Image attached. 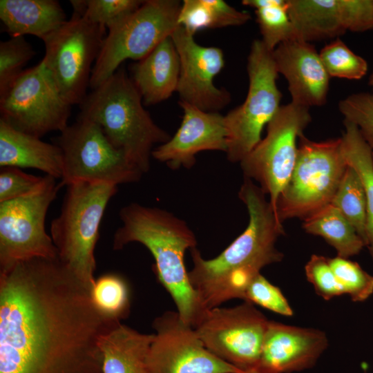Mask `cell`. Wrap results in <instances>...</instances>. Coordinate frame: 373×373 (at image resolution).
Returning a JSON list of instances; mask_svg holds the SVG:
<instances>
[{
  "label": "cell",
  "instance_id": "obj_1",
  "mask_svg": "<svg viewBox=\"0 0 373 373\" xmlns=\"http://www.w3.org/2000/svg\"><path fill=\"white\" fill-rule=\"evenodd\" d=\"M90 291L58 258L0 271V373H103L99 338L121 321Z\"/></svg>",
  "mask_w": 373,
  "mask_h": 373
},
{
  "label": "cell",
  "instance_id": "obj_2",
  "mask_svg": "<svg viewBox=\"0 0 373 373\" xmlns=\"http://www.w3.org/2000/svg\"><path fill=\"white\" fill-rule=\"evenodd\" d=\"M265 195L253 180L244 178L238 196L249 216L245 231L212 259L203 258L196 247L190 249L193 267L189 278L206 309L231 299L244 300L247 288L260 270L283 260L276 246L285 233L283 222Z\"/></svg>",
  "mask_w": 373,
  "mask_h": 373
},
{
  "label": "cell",
  "instance_id": "obj_3",
  "mask_svg": "<svg viewBox=\"0 0 373 373\" xmlns=\"http://www.w3.org/2000/svg\"><path fill=\"white\" fill-rule=\"evenodd\" d=\"M122 225L115 231L113 248L140 242L151 253L158 280L171 295L182 320L193 328L206 309L191 285L184 265L187 249L196 247L195 234L186 222L157 207L131 203L119 213Z\"/></svg>",
  "mask_w": 373,
  "mask_h": 373
},
{
  "label": "cell",
  "instance_id": "obj_4",
  "mask_svg": "<svg viewBox=\"0 0 373 373\" xmlns=\"http://www.w3.org/2000/svg\"><path fill=\"white\" fill-rule=\"evenodd\" d=\"M142 98L122 67L87 94L77 117L102 128L110 143L141 173L150 169L153 146L171 136L158 126L143 106Z\"/></svg>",
  "mask_w": 373,
  "mask_h": 373
},
{
  "label": "cell",
  "instance_id": "obj_5",
  "mask_svg": "<svg viewBox=\"0 0 373 373\" xmlns=\"http://www.w3.org/2000/svg\"><path fill=\"white\" fill-rule=\"evenodd\" d=\"M66 187L60 213L50 223V237L59 262L90 290L95 281L99 225L117 186L79 182Z\"/></svg>",
  "mask_w": 373,
  "mask_h": 373
},
{
  "label": "cell",
  "instance_id": "obj_6",
  "mask_svg": "<svg viewBox=\"0 0 373 373\" xmlns=\"http://www.w3.org/2000/svg\"><path fill=\"white\" fill-rule=\"evenodd\" d=\"M347 166L341 137L316 142L302 134L293 172L277 202L279 220H303L330 204Z\"/></svg>",
  "mask_w": 373,
  "mask_h": 373
},
{
  "label": "cell",
  "instance_id": "obj_7",
  "mask_svg": "<svg viewBox=\"0 0 373 373\" xmlns=\"http://www.w3.org/2000/svg\"><path fill=\"white\" fill-rule=\"evenodd\" d=\"M249 88L243 103L224 115L228 160L240 162L261 141L265 125L280 106L282 93L277 86L278 72L273 50L261 39L254 40L247 58Z\"/></svg>",
  "mask_w": 373,
  "mask_h": 373
},
{
  "label": "cell",
  "instance_id": "obj_8",
  "mask_svg": "<svg viewBox=\"0 0 373 373\" xmlns=\"http://www.w3.org/2000/svg\"><path fill=\"white\" fill-rule=\"evenodd\" d=\"M182 3L146 0L133 13L108 30L93 65L90 88L98 87L126 59L140 61L179 26Z\"/></svg>",
  "mask_w": 373,
  "mask_h": 373
},
{
  "label": "cell",
  "instance_id": "obj_9",
  "mask_svg": "<svg viewBox=\"0 0 373 373\" xmlns=\"http://www.w3.org/2000/svg\"><path fill=\"white\" fill-rule=\"evenodd\" d=\"M54 144L62 151L61 186L79 182L118 186L137 182L143 175L90 119L77 117L60 132Z\"/></svg>",
  "mask_w": 373,
  "mask_h": 373
},
{
  "label": "cell",
  "instance_id": "obj_10",
  "mask_svg": "<svg viewBox=\"0 0 373 373\" xmlns=\"http://www.w3.org/2000/svg\"><path fill=\"white\" fill-rule=\"evenodd\" d=\"M106 28L73 12L70 19L43 39L42 59L63 97L80 104L87 95L94 65Z\"/></svg>",
  "mask_w": 373,
  "mask_h": 373
},
{
  "label": "cell",
  "instance_id": "obj_11",
  "mask_svg": "<svg viewBox=\"0 0 373 373\" xmlns=\"http://www.w3.org/2000/svg\"><path fill=\"white\" fill-rule=\"evenodd\" d=\"M311 121L309 108L292 102L281 106L267 125L265 138L240 162L244 178L259 184L276 213L295 166L298 138Z\"/></svg>",
  "mask_w": 373,
  "mask_h": 373
},
{
  "label": "cell",
  "instance_id": "obj_12",
  "mask_svg": "<svg viewBox=\"0 0 373 373\" xmlns=\"http://www.w3.org/2000/svg\"><path fill=\"white\" fill-rule=\"evenodd\" d=\"M61 186L56 178L46 175L35 192L0 202V271L34 258L57 259L45 220Z\"/></svg>",
  "mask_w": 373,
  "mask_h": 373
},
{
  "label": "cell",
  "instance_id": "obj_13",
  "mask_svg": "<svg viewBox=\"0 0 373 373\" xmlns=\"http://www.w3.org/2000/svg\"><path fill=\"white\" fill-rule=\"evenodd\" d=\"M71 105L63 97L41 60L24 70L0 95V119L41 138L68 124Z\"/></svg>",
  "mask_w": 373,
  "mask_h": 373
},
{
  "label": "cell",
  "instance_id": "obj_14",
  "mask_svg": "<svg viewBox=\"0 0 373 373\" xmlns=\"http://www.w3.org/2000/svg\"><path fill=\"white\" fill-rule=\"evenodd\" d=\"M269 321L252 303L207 309L194 327L213 354L241 371L256 370Z\"/></svg>",
  "mask_w": 373,
  "mask_h": 373
},
{
  "label": "cell",
  "instance_id": "obj_15",
  "mask_svg": "<svg viewBox=\"0 0 373 373\" xmlns=\"http://www.w3.org/2000/svg\"><path fill=\"white\" fill-rule=\"evenodd\" d=\"M155 330L147 365L150 373H241L207 349L195 329L178 312L168 311L153 322Z\"/></svg>",
  "mask_w": 373,
  "mask_h": 373
},
{
  "label": "cell",
  "instance_id": "obj_16",
  "mask_svg": "<svg viewBox=\"0 0 373 373\" xmlns=\"http://www.w3.org/2000/svg\"><path fill=\"white\" fill-rule=\"evenodd\" d=\"M171 37L179 55L180 77L177 88L180 102L202 111L218 112L231 101L230 93L214 84L215 77L224 66L222 50L204 46L194 35L178 26Z\"/></svg>",
  "mask_w": 373,
  "mask_h": 373
},
{
  "label": "cell",
  "instance_id": "obj_17",
  "mask_svg": "<svg viewBox=\"0 0 373 373\" xmlns=\"http://www.w3.org/2000/svg\"><path fill=\"white\" fill-rule=\"evenodd\" d=\"M183 110L182 123L166 142L154 148L152 157L170 168L190 169L195 155L203 151H227V132L224 115L208 112L179 102Z\"/></svg>",
  "mask_w": 373,
  "mask_h": 373
},
{
  "label": "cell",
  "instance_id": "obj_18",
  "mask_svg": "<svg viewBox=\"0 0 373 373\" xmlns=\"http://www.w3.org/2000/svg\"><path fill=\"white\" fill-rule=\"evenodd\" d=\"M325 334L318 329L269 321L256 370L261 373H291L312 367L327 347Z\"/></svg>",
  "mask_w": 373,
  "mask_h": 373
},
{
  "label": "cell",
  "instance_id": "obj_19",
  "mask_svg": "<svg viewBox=\"0 0 373 373\" xmlns=\"http://www.w3.org/2000/svg\"><path fill=\"white\" fill-rule=\"evenodd\" d=\"M273 57L287 82L291 102L307 108L326 103L330 77L312 44L289 40L273 50Z\"/></svg>",
  "mask_w": 373,
  "mask_h": 373
},
{
  "label": "cell",
  "instance_id": "obj_20",
  "mask_svg": "<svg viewBox=\"0 0 373 373\" xmlns=\"http://www.w3.org/2000/svg\"><path fill=\"white\" fill-rule=\"evenodd\" d=\"M180 58L171 37L131 66L132 77L145 106L162 102L177 91Z\"/></svg>",
  "mask_w": 373,
  "mask_h": 373
},
{
  "label": "cell",
  "instance_id": "obj_21",
  "mask_svg": "<svg viewBox=\"0 0 373 373\" xmlns=\"http://www.w3.org/2000/svg\"><path fill=\"white\" fill-rule=\"evenodd\" d=\"M0 166L32 168L61 178L62 151L57 144L18 131L0 119Z\"/></svg>",
  "mask_w": 373,
  "mask_h": 373
},
{
  "label": "cell",
  "instance_id": "obj_22",
  "mask_svg": "<svg viewBox=\"0 0 373 373\" xmlns=\"http://www.w3.org/2000/svg\"><path fill=\"white\" fill-rule=\"evenodd\" d=\"M153 337L122 323L102 334L98 345L103 373H150L147 356Z\"/></svg>",
  "mask_w": 373,
  "mask_h": 373
},
{
  "label": "cell",
  "instance_id": "obj_23",
  "mask_svg": "<svg viewBox=\"0 0 373 373\" xmlns=\"http://www.w3.org/2000/svg\"><path fill=\"white\" fill-rule=\"evenodd\" d=\"M0 19L11 37L45 39L68 19L57 0H1Z\"/></svg>",
  "mask_w": 373,
  "mask_h": 373
},
{
  "label": "cell",
  "instance_id": "obj_24",
  "mask_svg": "<svg viewBox=\"0 0 373 373\" xmlns=\"http://www.w3.org/2000/svg\"><path fill=\"white\" fill-rule=\"evenodd\" d=\"M296 39L310 43L343 34L339 0H288Z\"/></svg>",
  "mask_w": 373,
  "mask_h": 373
},
{
  "label": "cell",
  "instance_id": "obj_25",
  "mask_svg": "<svg viewBox=\"0 0 373 373\" xmlns=\"http://www.w3.org/2000/svg\"><path fill=\"white\" fill-rule=\"evenodd\" d=\"M303 228L309 234L324 238L342 258L357 255L365 247L353 226L331 203L304 219Z\"/></svg>",
  "mask_w": 373,
  "mask_h": 373
},
{
  "label": "cell",
  "instance_id": "obj_26",
  "mask_svg": "<svg viewBox=\"0 0 373 373\" xmlns=\"http://www.w3.org/2000/svg\"><path fill=\"white\" fill-rule=\"evenodd\" d=\"M343 149L346 161L356 169L363 182L367 196L366 240L373 260V157L372 149L363 138L358 127L344 119Z\"/></svg>",
  "mask_w": 373,
  "mask_h": 373
},
{
  "label": "cell",
  "instance_id": "obj_27",
  "mask_svg": "<svg viewBox=\"0 0 373 373\" xmlns=\"http://www.w3.org/2000/svg\"><path fill=\"white\" fill-rule=\"evenodd\" d=\"M242 3L255 9L261 40L267 48L274 50L281 43L296 39L288 0H243Z\"/></svg>",
  "mask_w": 373,
  "mask_h": 373
},
{
  "label": "cell",
  "instance_id": "obj_28",
  "mask_svg": "<svg viewBox=\"0 0 373 373\" xmlns=\"http://www.w3.org/2000/svg\"><path fill=\"white\" fill-rule=\"evenodd\" d=\"M331 204L336 207L353 226L365 245L366 192L359 174L349 164Z\"/></svg>",
  "mask_w": 373,
  "mask_h": 373
},
{
  "label": "cell",
  "instance_id": "obj_29",
  "mask_svg": "<svg viewBox=\"0 0 373 373\" xmlns=\"http://www.w3.org/2000/svg\"><path fill=\"white\" fill-rule=\"evenodd\" d=\"M90 294L94 305L105 316L121 321L129 315V289L122 276L115 274L101 276L95 279Z\"/></svg>",
  "mask_w": 373,
  "mask_h": 373
},
{
  "label": "cell",
  "instance_id": "obj_30",
  "mask_svg": "<svg viewBox=\"0 0 373 373\" xmlns=\"http://www.w3.org/2000/svg\"><path fill=\"white\" fill-rule=\"evenodd\" d=\"M141 0H70L75 13L88 21L112 28L135 11Z\"/></svg>",
  "mask_w": 373,
  "mask_h": 373
},
{
  "label": "cell",
  "instance_id": "obj_31",
  "mask_svg": "<svg viewBox=\"0 0 373 373\" xmlns=\"http://www.w3.org/2000/svg\"><path fill=\"white\" fill-rule=\"evenodd\" d=\"M319 55L330 77L358 80L367 72L366 60L354 53L340 39L325 45Z\"/></svg>",
  "mask_w": 373,
  "mask_h": 373
},
{
  "label": "cell",
  "instance_id": "obj_32",
  "mask_svg": "<svg viewBox=\"0 0 373 373\" xmlns=\"http://www.w3.org/2000/svg\"><path fill=\"white\" fill-rule=\"evenodd\" d=\"M35 54L32 45L23 36L0 42V95L22 73Z\"/></svg>",
  "mask_w": 373,
  "mask_h": 373
},
{
  "label": "cell",
  "instance_id": "obj_33",
  "mask_svg": "<svg viewBox=\"0 0 373 373\" xmlns=\"http://www.w3.org/2000/svg\"><path fill=\"white\" fill-rule=\"evenodd\" d=\"M328 260L344 294L353 301H365L373 294V276L358 263L338 256Z\"/></svg>",
  "mask_w": 373,
  "mask_h": 373
},
{
  "label": "cell",
  "instance_id": "obj_34",
  "mask_svg": "<svg viewBox=\"0 0 373 373\" xmlns=\"http://www.w3.org/2000/svg\"><path fill=\"white\" fill-rule=\"evenodd\" d=\"M338 109L344 119L354 124L373 151V94L360 92L340 101Z\"/></svg>",
  "mask_w": 373,
  "mask_h": 373
},
{
  "label": "cell",
  "instance_id": "obj_35",
  "mask_svg": "<svg viewBox=\"0 0 373 373\" xmlns=\"http://www.w3.org/2000/svg\"><path fill=\"white\" fill-rule=\"evenodd\" d=\"M244 301L257 304L280 315L291 316L294 314L280 289L261 274L255 277L249 285L245 293Z\"/></svg>",
  "mask_w": 373,
  "mask_h": 373
},
{
  "label": "cell",
  "instance_id": "obj_36",
  "mask_svg": "<svg viewBox=\"0 0 373 373\" xmlns=\"http://www.w3.org/2000/svg\"><path fill=\"white\" fill-rule=\"evenodd\" d=\"M306 277L316 293L325 300L344 294L329 263L328 258L313 254L305 267Z\"/></svg>",
  "mask_w": 373,
  "mask_h": 373
},
{
  "label": "cell",
  "instance_id": "obj_37",
  "mask_svg": "<svg viewBox=\"0 0 373 373\" xmlns=\"http://www.w3.org/2000/svg\"><path fill=\"white\" fill-rule=\"evenodd\" d=\"M45 176L26 173L19 168L2 167L0 171V202L12 200L37 191Z\"/></svg>",
  "mask_w": 373,
  "mask_h": 373
},
{
  "label": "cell",
  "instance_id": "obj_38",
  "mask_svg": "<svg viewBox=\"0 0 373 373\" xmlns=\"http://www.w3.org/2000/svg\"><path fill=\"white\" fill-rule=\"evenodd\" d=\"M339 5L345 31L373 29V0H339Z\"/></svg>",
  "mask_w": 373,
  "mask_h": 373
},
{
  "label": "cell",
  "instance_id": "obj_39",
  "mask_svg": "<svg viewBox=\"0 0 373 373\" xmlns=\"http://www.w3.org/2000/svg\"><path fill=\"white\" fill-rule=\"evenodd\" d=\"M178 23L190 33L213 28L211 11L205 0H184L182 3Z\"/></svg>",
  "mask_w": 373,
  "mask_h": 373
},
{
  "label": "cell",
  "instance_id": "obj_40",
  "mask_svg": "<svg viewBox=\"0 0 373 373\" xmlns=\"http://www.w3.org/2000/svg\"><path fill=\"white\" fill-rule=\"evenodd\" d=\"M213 20V28L227 26H238L251 19V15L245 11H240L222 0H205Z\"/></svg>",
  "mask_w": 373,
  "mask_h": 373
},
{
  "label": "cell",
  "instance_id": "obj_41",
  "mask_svg": "<svg viewBox=\"0 0 373 373\" xmlns=\"http://www.w3.org/2000/svg\"><path fill=\"white\" fill-rule=\"evenodd\" d=\"M369 85L373 88V72L369 78Z\"/></svg>",
  "mask_w": 373,
  "mask_h": 373
},
{
  "label": "cell",
  "instance_id": "obj_42",
  "mask_svg": "<svg viewBox=\"0 0 373 373\" xmlns=\"http://www.w3.org/2000/svg\"><path fill=\"white\" fill-rule=\"evenodd\" d=\"M241 373H261L256 370H249V371H245V372H242Z\"/></svg>",
  "mask_w": 373,
  "mask_h": 373
},
{
  "label": "cell",
  "instance_id": "obj_43",
  "mask_svg": "<svg viewBox=\"0 0 373 373\" xmlns=\"http://www.w3.org/2000/svg\"><path fill=\"white\" fill-rule=\"evenodd\" d=\"M372 157H373V152H372Z\"/></svg>",
  "mask_w": 373,
  "mask_h": 373
}]
</instances>
